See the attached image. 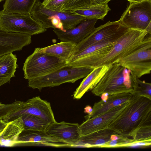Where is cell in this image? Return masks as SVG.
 I'll return each instance as SVG.
<instances>
[{
    "label": "cell",
    "mask_w": 151,
    "mask_h": 151,
    "mask_svg": "<svg viewBox=\"0 0 151 151\" xmlns=\"http://www.w3.org/2000/svg\"><path fill=\"white\" fill-rule=\"evenodd\" d=\"M66 0H44L42 2L44 7L49 10L61 12V8Z\"/></svg>",
    "instance_id": "f1b7e54d"
},
{
    "label": "cell",
    "mask_w": 151,
    "mask_h": 151,
    "mask_svg": "<svg viewBox=\"0 0 151 151\" xmlns=\"http://www.w3.org/2000/svg\"><path fill=\"white\" fill-rule=\"evenodd\" d=\"M31 17L46 28H52L64 31L73 28L87 18L68 11L57 12L45 8L37 0L30 13Z\"/></svg>",
    "instance_id": "5b68a950"
},
{
    "label": "cell",
    "mask_w": 151,
    "mask_h": 151,
    "mask_svg": "<svg viewBox=\"0 0 151 151\" xmlns=\"http://www.w3.org/2000/svg\"><path fill=\"white\" fill-rule=\"evenodd\" d=\"M131 71L118 63L109 66L108 69L91 91L94 95L101 97L104 94L111 95L134 91L130 78Z\"/></svg>",
    "instance_id": "3957f363"
},
{
    "label": "cell",
    "mask_w": 151,
    "mask_h": 151,
    "mask_svg": "<svg viewBox=\"0 0 151 151\" xmlns=\"http://www.w3.org/2000/svg\"><path fill=\"white\" fill-rule=\"evenodd\" d=\"M98 20L95 18H86L73 28L64 31L54 29L53 31L61 41L70 42L76 45L95 30Z\"/></svg>",
    "instance_id": "9a60e30c"
},
{
    "label": "cell",
    "mask_w": 151,
    "mask_h": 151,
    "mask_svg": "<svg viewBox=\"0 0 151 151\" xmlns=\"http://www.w3.org/2000/svg\"><path fill=\"white\" fill-rule=\"evenodd\" d=\"M109 66L103 65L95 67L81 82L73 94V98L80 99L84 94L91 91L104 75Z\"/></svg>",
    "instance_id": "44dd1931"
},
{
    "label": "cell",
    "mask_w": 151,
    "mask_h": 151,
    "mask_svg": "<svg viewBox=\"0 0 151 151\" xmlns=\"http://www.w3.org/2000/svg\"><path fill=\"white\" fill-rule=\"evenodd\" d=\"M21 117L24 129L45 131L50 124L45 119L35 115L25 114Z\"/></svg>",
    "instance_id": "484cf974"
},
{
    "label": "cell",
    "mask_w": 151,
    "mask_h": 151,
    "mask_svg": "<svg viewBox=\"0 0 151 151\" xmlns=\"http://www.w3.org/2000/svg\"><path fill=\"white\" fill-rule=\"evenodd\" d=\"M32 42L31 36L29 35L0 31V56L20 51Z\"/></svg>",
    "instance_id": "e0dca14e"
},
{
    "label": "cell",
    "mask_w": 151,
    "mask_h": 151,
    "mask_svg": "<svg viewBox=\"0 0 151 151\" xmlns=\"http://www.w3.org/2000/svg\"><path fill=\"white\" fill-rule=\"evenodd\" d=\"M47 30L30 14L8 13L0 11L1 31L24 33L32 36L45 32Z\"/></svg>",
    "instance_id": "52a82bcc"
},
{
    "label": "cell",
    "mask_w": 151,
    "mask_h": 151,
    "mask_svg": "<svg viewBox=\"0 0 151 151\" xmlns=\"http://www.w3.org/2000/svg\"><path fill=\"white\" fill-rule=\"evenodd\" d=\"M37 0H5L3 11L10 14H30Z\"/></svg>",
    "instance_id": "d4e9b609"
},
{
    "label": "cell",
    "mask_w": 151,
    "mask_h": 151,
    "mask_svg": "<svg viewBox=\"0 0 151 151\" xmlns=\"http://www.w3.org/2000/svg\"><path fill=\"white\" fill-rule=\"evenodd\" d=\"M130 78L134 91L133 94L143 96L151 100V84L139 79L130 72Z\"/></svg>",
    "instance_id": "4316f807"
},
{
    "label": "cell",
    "mask_w": 151,
    "mask_h": 151,
    "mask_svg": "<svg viewBox=\"0 0 151 151\" xmlns=\"http://www.w3.org/2000/svg\"><path fill=\"white\" fill-rule=\"evenodd\" d=\"M151 35L145 31L129 29L92 67L108 66L117 62L120 59L151 44Z\"/></svg>",
    "instance_id": "7a4b0ae2"
},
{
    "label": "cell",
    "mask_w": 151,
    "mask_h": 151,
    "mask_svg": "<svg viewBox=\"0 0 151 151\" xmlns=\"http://www.w3.org/2000/svg\"><path fill=\"white\" fill-rule=\"evenodd\" d=\"M111 0H93V4H107Z\"/></svg>",
    "instance_id": "f546056e"
},
{
    "label": "cell",
    "mask_w": 151,
    "mask_h": 151,
    "mask_svg": "<svg viewBox=\"0 0 151 151\" xmlns=\"http://www.w3.org/2000/svg\"><path fill=\"white\" fill-rule=\"evenodd\" d=\"M27 114L40 117L50 124L56 122L50 103L42 99L39 96L23 101L18 108L9 113L3 120L8 123Z\"/></svg>",
    "instance_id": "30bf717a"
},
{
    "label": "cell",
    "mask_w": 151,
    "mask_h": 151,
    "mask_svg": "<svg viewBox=\"0 0 151 151\" xmlns=\"http://www.w3.org/2000/svg\"><path fill=\"white\" fill-rule=\"evenodd\" d=\"M92 110L93 109L90 106H87L84 108V112L88 114H90L92 112Z\"/></svg>",
    "instance_id": "4dcf8cb0"
},
{
    "label": "cell",
    "mask_w": 151,
    "mask_h": 151,
    "mask_svg": "<svg viewBox=\"0 0 151 151\" xmlns=\"http://www.w3.org/2000/svg\"><path fill=\"white\" fill-rule=\"evenodd\" d=\"M133 95L131 93H123L109 95L106 99L101 100L95 103L91 113L84 117L86 120L100 115L115 106L129 101Z\"/></svg>",
    "instance_id": "d6986e66"
},
{
    "label": "cell",
    "mask_w": 151,
    "mask_h": 151,
    "mask_svg": "<svg viewBox=\"0 0 151 151\" xmlns=\"http://www.w3.org/2000/svg\"><path fill=\"white\" fill-rule=\"evenodd\" d=\"M119 20L129 29L146 31L151 23V0L130 3Z\"/></svg>",
    "instance_id": "9c48e42d"
},
{
    "label": "cell",
    "mask_w": 151,
    "mask_h": 151,
    "mask_svg": "<svg viewBox=\"0 0 151 151\" xmlns=\"http://www.w3.org/2000/svg\"><path fill=\"white\" fill-rule=\"evenodd\" d=\"M17 60L16 55L12 52L0 56V86L15 77V73L18 67Z\"/></svg>",
    "instance_id": "7402d4cb"
},
{
    "label": "cell",
    "mask_w": 151,
    "mask_h": 151,
    "mask_svg": "<svg viewBox=\"0 0 151 151\" xmlns=\"http://www.w3.org/2000/svg\"><path fill=\"white\" fill-rule=\"evenodd\" d=\"M130 100L115 106L100 115L86 119L79 125L81 136L106 129L119 117L129 104Z\"/></svg>",
    "instance_id": "7c38bea8"
},
{
    "label": "cell",
    "mask_w": 151,
    "mask_h": 151,
    "mask_svg": "<svg viewBox=\"0 0 151 151\" xmlns=\"http://www.w3.org/2000/svg\"><path fill=\"white\" fill-rule=\"evenodd\" d=\"M117 63L130 70L138 78L151 70V44L119 59Z\"/></svg>",
    "instance_id": "8fae6325"
},
{
    "label": "cell",
    "mask_w": 151,
    "mask_h": 151,
    "mask_svg": "<svg viewBox=\"0 0 151 151\" xmlns=\"http://www.w3.org/2000/svg\"><path fill=\"white\" fill-rule=\"evenodd\" d=\"M24 127L21 117L8 122L0 134V145L6 147L15 145Z\"/></svg>",
    "instance_id": "ffe728a7"
},
{
    "label": "cell",
    "mask_w": 151,
    "mask_h": 151,
    "mask_svg": "<svg viewBox=\"0 0 151 151\" xmlns=\"http://www.w3.org/2000/svg\"><path fill=\"white\" fill-rule=\"evenodd\" d=\"M129 29L119 20L113 22L109 21L96 28L91 34L76 45L72 56L95 44L115 42Z\"/></svg>",
    "instance_id": "ba28073f"
},
{
    "label": "cell",
    "mask_w": 151,
    "mask_h": 151,
    "mask_svg": "<svg viewBox=\"0 0 151 151\" xmlns=\"http://www.w3.org/2000/svg\"><path fill=\"white\" fill-rule=\"evenodd\" d=\"M67 64V61L60 57L34 50L24 63V78L29 80L42 76Z\"/></svg>",
    "instance_id": "8992f818"
},
{
    "label": "cell",
    "mask_w": 151,
    "mask_h": 151,
    "mask_svg": "<svg viewBox=\"0 0 151 151\" xmlns=\"http://www.w3.org/2000/svg\"><path fill=\"white\" fill-rule=\"evenodd\" d=\"M79 127L78 123L56 121L50 124L46 131L50 135L75 147L81 137Z\"/></svg>",
    "instance_id": "2e32d148"
},
{
    "label": "cell",
    "mask_w": 151,
    "mask_h": 151,
    "mask_svg": "<svg viewBox=\"0 0 151 151\" xmlns=\"http://www.w3.org/2000/svg\"><path fill=\"white\" fill-rule=\"evenodd\" d=\"M94 68L90 66L76 67L67 64L47 74L28 80V86L40 91L45 87L56 86L66 83H74L85 77Z\"/></svg>",
    "instance_id": "277c9868"
},
{
    "label": "cell",
    "mask_w": 151,
    "mask_h": 151,
    "mask_svg": "<svg viewBox=\"0 0 151 151\" xmlns=\"http://www.w3.org/2000/svg\"><path fill=\"white\" fill-rule=\"evenodd\" d=\"M151 126V100L133 94L119 117L106 129L112 130L130 145L134 143L137 133Z\"/></svg>",
    "instance_id": "6da1fadb"
},
{
    "label": "cell",
    "mask_w": 151,
    "mask_h": 151,
    "mask_svg": "<svg viewBox=\"0 0 151 151\" xmlns=\"http://www.w3.org/2000/svg\"><path fill=\"white\" fill-rule=\"evenodd\" d=\"M17 145L57 147H73L72 145L50 135L46 131L26 129H24L19 135Z\"/></svg>",
    "instance_id": "4fadbf2b"
},
{
    "label": "cell",
    "mask_w": 151,
    "mask_h": 151,
    "mask_svg": "<svg viewBox=\"0 0 151 151\" xmlns=\"http://www.w3.org/2000/svg\"><path fill=\"white\" fill-rule=\"evenodd\" d=\"M2 0H0V2H1V1Z\"/></svg>",
    "instance_id": "836d02e7"
},
{
    "label": "cell",
    "mask_w": 151,
    "mask_h": 151,
    "mask_svg": "<svg viewBox=\"0 0 151 151\" xmlns=\"http://www.w3.org/2000/svg\"><path fill=\"white\" fill-rule=\"evenodd\" d=\"M116 132L106 129L81 136L75 146L86 147H106L111 141L118 140L120 137Z\"/></svg>",
    "instance_id": "ac0fdd59"
},
{
    "label": "cell",
    "mask_w": 151,
    "mask_h": 151,
    "mask_svg": "<svg viewBox=\"0 0 151 151\" xmlns=\"http://www.w3.org/2000/svg\"><path fill=\"white\" fill-rule=\"evenodd\" d=\"M129 1L130 3L140 2L145 0H127Z\"/></svg>",
    "instance_id": "1f68e13d"
},
{
    "label": "cell",
    "mask_w": 151,
    "mask_h": 151,
    "mask_svg": "<svg viewBox=\"0 0 151 151\" xmlns=\"http://www.w3.org/2000/svg\"><path fill=\"white\" fill-rule=\"evenodd\" d=\"M93 0H66L61 11H68L83 8L93 4Z\"/></svg>",
    "instance_id": "83f0119b"
},
{
    "label": "cell",
    "mask_w": 151,
    "mask_h": 151,
    "mask_svg": "<svg viewBox=\"0 0 151 151\" xmlns=\"http://www.w3.org/2000/svg\"><path fill=\"white\" fill-rule=\"evenodd\" d=\"M2 104V103H1V102L0 101V104Z\"/></svg>",
    "instance_id": "d6a6232c"
},
{
    "label": "cell",
    "mask_w": 151,
    "mask_h": 151,
    "mask_svg": "<svg viewBox=\"0 0 151 151\" xmlns=\"http://www.w3.org/2000/svg\"><path fill=\"white\" fill-rule=\"evenodd\" d=\"M110 10L108 4H105L91 5L80 9L68 12L72 14L82 16L87 18H95L103 20Z\"/></svg>",
    "instance_id": "cb8c5ba5"
},
{
    "label": "cell",
    "mask_w": 151,
    "mask_h": 151,
    "mask_svg": "<svg viewBox=\"0 0 151 151\" xmlns=\"http://www.w3.org/2000/svg\"><path fill=\"white\" fill-rule=\"evenodd\" d=\"M76 45L68 42H60L35 50L60 57L68 61L73 55Z\"/></svg>",
    "instance_id": "603a6c76"
},
{
    "label": "cell",
    "mask_w": 151,
    "mask_h": 151,
    "mask_svg": "<svg viewBox=\"0 0 151 151\" xmlns=\"http://www.w3.org/2000/svg\"><path fill=\"white\" fill-rule=\"evenodd\" d=\"M115 42L103 43L90 46L72 56L68 62L70 61L69 64L74 66L92 67L109 52Z\"/></svg>",
    "instance_id": "5bb4252c"
}]
</instances>
